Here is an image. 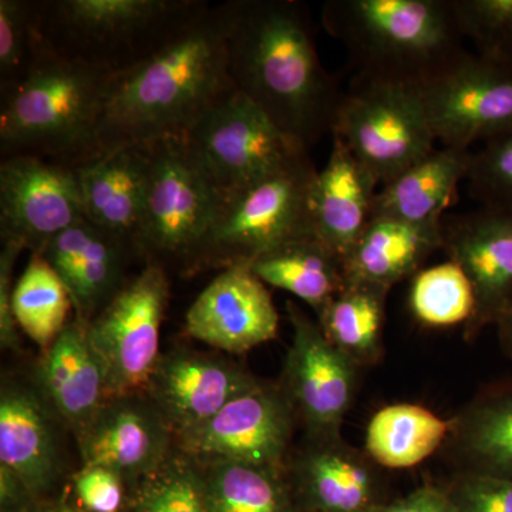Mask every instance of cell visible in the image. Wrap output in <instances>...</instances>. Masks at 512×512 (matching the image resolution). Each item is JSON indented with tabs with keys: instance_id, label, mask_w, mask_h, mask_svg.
Returning <instances> with one entry per match:
<instances>
[{
	"instance_id": "cell-1",
	"label": "cell",
	"mask_w": 512,
	"mask_h": 512,
	"mask_svg": "<svg viewBox=\"0 0 512 512\" xmlns=\"http://www.w3.org/2000/svg\"><path fill=\"white\" fill-rule=\"evenodd\" d=\"M235 89L306 150L332 134L343 94L320 62L308 9L295 0L222 3Z\"/></svg>"
},
{
	"instance_id": "cell-2",
	"label": "cell",
	"mask_w": 512,
	"mask_h": 512,
	"mask_svg": "<svg viewBox=\"0 0 512 512\" xmlns=\"http://www.w3.org/2000/svg\"><path fill=\"white\" fill-rule=\"evenodd\" d=\"M235 92L224 8L210 6L156 55L114 74L101 120V151L185 140L208 111Z\"/></svg>"
},
{
	"instance_id": "cell-3",
	"label": "cell",
	"mask_w": 512,
	"mask_h": 512,
	"mask_svg": "<svg viewBox=\"0 0 512 512\" xmlns=\"http://www.w3.org/2000/svg\"><path fill=\"white\" fill-rule=\"evenodd\" d=\"M114 74L55 55L37 40L25 79L0 94V154L70 168L103 156L100 128Z\"/></svg>"
},
{
	"instance_id": "cell-4",
	"label": "cell",
	"mask_w": 512,
	"mask_h": 512,
	"mask_svg": "<svg viewBox=\"0 0 512 512\" xmlns=\"http://www.w3.org/2000/svg\"><path fill=\"white\" fill-rule=\"evenodd\" d=\"M322 23L355 80L420 89L467 53L451 0H329Z\"/></svg>"
},
{
	"instance_id": "cell-5",
	"label": "cell",
	"mask_w": 512,
	"mask_h": 512,
	"mask_svg": "<svg viewBox=\"0 0 512 512\" xmlns=\"http://www.w3.org/2000/svg\"><path fill=\"white\" fill-rule=\"evenodd\" d=\"M210 8L204 0H35L37 40L55 55L120 74Z\"/></svg>"
},
{
	"instance_id": "cell-6",
	"label": "cell",
	"mask_w": 512,
	"mask_h": 512,
	"mask_svg": "<svg viewBox=\"0 0 512 512\" xmlns=\"http://www.w3.org/2000/svg\"><path fill=\"white\" fill-rule=\"evenodd\" d=\"M316 175L318 170L308 156L258 183L221 192L217 214L192 271L249 265L279 245L315 235L311 191Z\"/></svg>"
},
{
	"instance_id": "cell-7",
	"label": "cell",
	"mask_w": 512,
	"mask_h": 512,
	"mask_svg": "<svg viewBox=\"0 0 512 512\" xmlns=\"http://www.w3.org/2000/svg\"><path fill=\"white\" fill-rule=\"evenodd\" d=\"M150 180L140 256L163 266L174 261L192 271L217 214L221 192L192 156L185 140L146 146Z\"/></svg>"
},
{
	"instance_id": "cell-8",
	"label": "cell",
	"mask_w": 512,
	"mask_h": 512,
	"mask_svg": "<svg viewBox=\"0 0 512 512\" xmlns=\"http://www.w3.org/2000/svg\"><path fill=\"white\" fill-rule=\"evenodd\" d=\"M332 136L345 143L380 185L436 150L419 90L402 84L353 80L340 101Z\"/></svg>"
},
{
	"instance_id": "cell-9",
	"label": "cell",
	"mask_w": 512,
	"mask_h": 512,
	"mask_svg": "<svg viewBox=\"0 0 512 512\" xmlns=\"http://www.w3.org/2000/svg\"><path fill=\"white\" fill-rule=\"evenodd\" d=\"M185 143L220 192L248 187L308 157L302 144L238 92L208 111Z\"/></svg>"
},
{
	"instance_id": "cell-10",
	"label": "cell",
	"mask_w": 512,
	"mask_h": 512,
	"mask_svg": "<svg viewBox=\"0 0 512 512\" xmlns=\"http://www.w3.org/2000/svg\"><path fill=\"white\" fill-rule=\"evenodd\" d=\"M168 295L165 269L147 262L87 323L90 343L103 367L107 400L146 389L161 356L160 329Z\"/></svg>"
},
{
	"instance_id": "cell-11",
	"label": "cell",
	"mask_w": 512,
	"mask_h": 512,
	"mask_svg": "<svg viewBox=\"0 0 512 512\" xmlns=\"http://www.w3.org/2000/svg\"><path fill=\"white\" fill-rule=\"evenodd\" d=\"M417 90L443 147L468 150L512 131V64L467 52Z\"/></svg>"
},
{
	"instance_id": "cell-12",
	"label": "cell",
	"mask_w": 512,
	"mask_h": 512,
	"mask_svg": "<svg viewBox=\"0 0 512 512\" xmlns=\"http://www.w3.org/2000/svg\"><path fill=\"white\" fill-rule=\"evenodd\" d=\"M76 168L36 157L0 163V237L42 254L60 232L84 220Z\"/></svg>"
},
{
	"instance_id": "cell-13",
	"label": "cell",
	"mask_w": 512,
	"mask_h": 512,
	"mask_svg": "<svg viewBox=\"0 0 512 512\" xmlns=\"http://www.w3.org/2000/svg\"><path fill=\"white\" fill-rule=\"evenodd\" d=\"M293 407L264 384L241 394L201 426L175 436L198 461L229 460L281 473L292 434Z\"/></svg>"
},
{
	"instance_id": "cell-14",
	"label": "cell",
	"mask_w": 512,
	"mask_h": 512,
	"mask_svg": "<svg viewBox=\"0 0 512 512\" xmlns=\"http://www.w3.org/2000/svg\"><path fill=\"white\" fill-rule=\"evenodd\" d=\"M293 326L285 365L286 397L318 439H336L355 394V363L343 355L296 306L286 303Z\"/></svg>"
},
{
	"instance_id": "cell-15",
	"label": "cell",
	"mask_w": 512,
	"mask_h": 512,
	"mask_svg": "<svg viewBox=\"0 0 512 512\" xmlns=\"http://www.w3.org/2000/svg\"><path fill=\"white\" fill-rule=\"evenodd\" d=\"M137 394L107 400L77 437L83 466L109 468L136 485L164 466L175 440L160 410Z\"/></svg>"
},
{
	"instance_id": "cell-16",
	"label": "cell",
	"mask_w": 512,
	"mask_h": 512,
	"mask_svg": "<svg viewBox=\"0 0 512 512\" xmlns=\"http://www.w3.org/2000/svg\"><path fill=\"white\" fill-rule=\"evenodd\" d=\"M278 326L271 293L248 265L224 269L185 316V332L191 338L231 355L275 339Z\"/></svg>"
},
{
	"instance_id": "cell-17",
	"label": "cell",
	"mask_w": 512,
	"mask_h": 512,
	"mask_svg": "<svg viewBox=\"0 0 512 512\" xmlns=\"http://www.w3.org/2000/svg\"><path fill=\"white\" fill-rule=\"evenodd\" d=\"M259 384L241 367L220 357L171 350L158 359L146 389L178 436L207 423L229 402Z\"/></svg>"
},
{
	"instance_id": "cell-18",
	"label": "cell",
	"mask_w": 512,
	"mask_h": 512,
	"mask_svg": "<svg viewBox=\"0 0 512 512\" xmlns=\"http://www.w3.org/2000/svg\"><path fill=\"white\" fill-rule=\"evenodd\" d=\"M444 249L470 278L477 312L468 332L497 323L512 306V212L480 207L443 220Z\"/></svg>"
},
{
	"instance_id": "cell-19",
	"label": "cell",
	"mask_w": 512,
	"mask_h": 512,
	"mask_svg": "<svg viewBox=\"0 0 512 512\" xmlns=\"http://www.w3.org/2000/svg\"><path fill=\"white\" fill-rule=\"evenodd\" d=\"M87 220L140 256L150 154L146 146L104 153L76 168Z\"/></svg>"
},
{
	"instance_id": "cell-20",
	"label": "cell",
	"mask_w": 512,
	"mask_h": 512,
	"mask_svg": "<svg viewBox=\"0 0 512 512\" xmlns=\"http://www.w3.org/2000/svg\"><path fill=\"white\" fill-rule=\"evenodd\" d=\"M72 298L76 318L89 323L126 284L124 269L134 255L126 245L84 218L43 249Z\"/></svg>"
},
{
	"instance_id": "cell-21",
	"label": "cell",
	"mask_w": 512,
	"mask_h": 512,
	"mask_svg": "<svg viewBox=\"0 0 512 512\" xmlns=\"http://www.w3.org/2000/svg\"><path fill=\"white\" fill-rule=\"evenodd\" d=\"M39 393L79 437L107 402L103 367L87 333V322L67 323L36 366Z\"/></svg>"
},
{
	"instance_id": "cell-22",
	"label": "cell",
	"mask_w": 512,
	"mask_h": 512,
	"mask_svg": "<svg viewBox=\"0 0 512 512\" xmlns=\"http://www.w3.org/2000/svg\"><path fill=\"white\" fill-rule=\"evenodd\" d=\"M5 384L0 396V466L28 488L32 498L52 490L62 471L52 407L42 394Z\"/></svg>"
},
{
	"instance_id": "cell-23",
	"label": "cell",
	"mask_w": 512,
	"mask_h": 512,
	"mask_svg": "<svg viewBox=\"0 0 512 512\" xmlns=\"http://www.w3.org/2000/svg\"><path fill=\"white\" fill-rule=\"evenodd\" d=\"M379 181L338 136H332L328 163L311 191L313 232L345 262L367 224Z\"/></svg>"
},
{
	"instance_id": "cell-24",
	"label": "cell",
	"mask_w": 512,
	"mask_h": 512,
	"mask_svg": "<svg viewBox=\"0 0 512 512\" xmlns=\"http://www.w3.org/2000/svg\"><path fill=\"white\" fill-rule=\"evenodd\" d=\"M443 247V221L419 225L372 218L343 262L346 281L366 282L390 291L403 279L413 278L424 261Z\"/></svg>"
},
{
	"instance_id": "cell-25",
	"label": "cell",
	"mask_w": 512,
	"mask_h": 512,
	"mask_svg": "<svg viewBox=\"0 0 512 512\" xmlns=\"http://www.w3.org/2000/svg\"><path fill=\"white\" fill-rule=\"evenodd\" d=\"M471 160L470 150L443 147L431 151L382 185L373 202L372 218H394L419 225L443 221L444 211L457 202L458 185L467 180Z\"/></svg>"
},
{
	"instance_id": "cell-26",
	"label": "cell",
	"mask_w": 512,
	"mask_h": 512,
	"mask_svg": "<svg viewBox=\"0 0 512 512\" xmlns=\"http://www.w3.org/2000/svg\"><path fill=\"white\" fill-rule=\"evenodd\" d=\"M338 440L319 439L298 458L299 494L311 512H369L379 504L372 470Z\"/></svg>"
},
{
	"instance_id": "cell-27",
	"label": "cell",
	"mask_w": 512,
	"mask_h": 512,
	"mask_svg": "<svg viewBox=\"0 0 512 512\" xmlns=\"http://www.w3.org/2000/svg\"><path fill=\"white\" fill-rule=\"evenodd\" d=\"M248 266L264 284L292 293L316 315L346 285L342 259L315 235L279 245Z\"/></svg>"
},
{
	"instance_id": "cell-28",
	"label": "cell",
	"mask_w": 512,
	"mask_h": 512,
	"mask_svg": "<svg viewBox=\"0 0 512 512\" xmlns=\"http://www.w3.org/2000/svg\"><path fill=\"white\" fill-rule=\"evenodd\" d=\"M451 424L419 404L383 407L366 429V450L386 468H410L423 463L446 439Z\"/></svg>"
},
{
	"instance_id": "cell-29",
	"label": "cell",
	"mask_w": 512,
	"mask_h": 512,
	"mask_svg": "<svg viewBox=\"0 0 512 512\" xmlns=\"http://www.w3.org/2000/svg\"><path fill=\"white\" fill-rule=\"evenodd\" d=\"M387 292L382 286L346 281L318 315L323 335L355 365L375 362L380 355Z\"/></svg>"
},
{
	"instance_id": "cell-30",
	"label": "cell",
	"mask_w": 512,
	"mask_h": 512,
	"mask_svg": "<svg viewBox=\"0 0 512 512\" xmlns=\"http://www.w3.org/2000/svg\"><path fill=\"white\" fill-rule=\"evenodd\" d=\"M195 461L205 512H298L281 473L238 461Z\"/></svg>"
},
{
	"instance_id": "cell-31",
	"label": "cell",
	"mask_w": 512,
	"mask_h": 512,
	"mask_svg": "<svg viewBox=\"0 0 512 512\" xmlns=\"http://www.w3.org/2000/svg\"><path fill=\"white\" fill-rule=\"evenodd\" d=\"M72 305L70 293L55 269L42 255L32 254L13 288V315L19 328L46 350L69 323Z\"/></svg>"
},
{
	"instance_id": "cell-32",
	"label": "cell",
	"mask_w": 512,
	"mask_h": 512,
	"mask_svg": "<svg viewBox=\"0 0 512 512\" xmlns=\"http://www.w3.org/2000/svg\"><path fill=\"white\" fill-rule=\"evenodd\" d=\"M409 306L414 318L430 328H447L466 322L477 312L474 286L453 259L420 269L412 278Z\"/></svg>"
},
{
	"instance_id": "cell-33",
	"label": "cell",
	"mask_w": 512,
	"mask_h": 512,
	"mask_svg": "<svg viewBox=\"0 0 512 512\" xmlns=\"http://www.w3.org/2000/svg\"><path fill=\"white\" fill-rule=\"evenodd\" d=\"M463 443L474 471L512 478V386L488 394L471 410Z\"/></svg>"
},
{
	"instance_id": "cell-34",
	"label": "cell",
	"mask_w": 512,
	"mask_h": 512,
	"mask_svg": "<svg viewBox=\"0 0 512 512\" xmlns=\"http://www.w3.org/2000/svg\"><path fill=\"white\" fill-rule=\"evenodd\" d=\"M134 512H205L200 467L183 451L171 454L153 476L137 484Z\"/></svg>"
},
{
	"instance_id": "cell-35",
	"label": "cell",
	"mask_w": 512,
	"mask_h": 512,
	"mask_svg": "<svg viewBox=\"0 0 512 512\" xmlns=\"http://www.w3.org/2000/svg\"><path fill=\"white\" fill-rule=\"evenodd\" d=\"M451 8L477 55L512 64V0H451Z\"/></svg>"
},
{
	"instance_id": "cell-36",
	"label": "cell",
	"mask_w": 512,
	"mask_h": 512,
	"mask_svg": "<svg viewBox=\"0 0 512 512\" xmlns=\"http://www.w3.org/2000/svg\"><path fill=\"white\" fill-rule=\"evenodd\" d=\"M35 47V0H0V94L25 79Z\"/></svg>"
},
{
	"instance_id": "cell-37",
	"label": "cell",
	"mask_w": 512,
	"mask_h": 512,
	"mask_svg": "<svg viewBox=\"0 0 512 512\" xmlns=\"http://www.w3.org/2000/svg\"><path fill=\"white\" fill-rule=\"evenodd\" d=\"M467 181L468 192L481 207L512 212V131L473 154Z\"/></svg>"
},
{
	"instance_id": "cell-38",
	"label": "cell",
	"mask_w": 512,
	"mask_h": 512,
	"mask_svg": "<svg viewBox=\"0 0 512 512\" xmlns=\"http://www.w3.org/2000/svg\"><path fill=\"white\" fill-rule=\"evenodd\" d=\"M448 495L460 512H512V478L473 471Z\"/></svg>"
},
{
	"instance_id": "cell-39",
	"label": "cell",
	"mask_w": 512,
	"mask_h": 512,
	"mask_svg": "<svg viewBox=\"0 0 512 512\" xmlns=\"http://www.w3.org/2000/svg\"><path fill=\"white\" fill-rule=\"evenodd\" d=\"M124 480L109 468L83 466L74 477V488L83 507L90 512H119L123 504Z\"/></svg>"
},
{
	"instance_id": "cell-40",
	"label": "cell",
	"mask_w": 512,
	"mask_h": 512,
	"mask_svg": "<svg viewBox=\"0 0 512 512\" xmlns=\"http://www.w3.org/2000/svg\"><path fill=\"white\" fill-rule=\"evenodd\" d=\"M23 249L13 242L3 244L0 254V343L3 349L20 350L19 325L13 315V271Z\"/></svg>"
},
{
	"instance_id": "cell-41",
	"label": "cell",
	"mask_w": 512,
	"mask_h": 512,
	"mask_svg": "<svg viewBox=\"0 0 512 512\" xmlns=\"http://www.w3.org/2000/svg\"><path fill=\"white\" fill-rule=\"evenodd\" d=\"M369 512H460L450 495L434 487H421L400 500L376 504Z\"/></svg>"
},
{
	"instance_id": "cell-42",
	"label": "cell",
	"mask_w": 512,
	"mask_h": 512,
	"mask_svg": "<svg viewBox=\"0 0 512 512\" xmlns=\"http://www.w3.org/2000/svg\"><path fill=\"white\" fill-rule=\"evenodd\" d=\"M0 497L2 512H28L29 501L32 500L28 488L23 485L12 471L0 466Z\"/></svg>"
},
{
	"instance_id": "cell-43",
	"label": "cell",
	"mask_w": 512,
	"mask_h": 512,
	"mask_svg": "<svg viewBox=\"0 0 512 512\" xmlns=\"http://www.w3.org/2000/svg\"><path fill=\"white\" fill-rule=\"evenodd\" d=\"M498 333H500L501 345L505 352L512 357V306L503 318L498 320Z\"/></svg>"
},
{
	"instance_id": "cell-44",
	"label": "cell",
	"mask_w": 512,
	"mask_h": 512,
	"mask_svg": "<svg viewBox=\"0 0 512 512\" xmlns=\"http://www.w3.org/2000/svg\"><path fill=\"white\" fill-rule=\"evenodd\" d=\"M28 512H83L72 504L57 503L45 505V507L30 508Z\"/></svg>"
}]
</instances>
